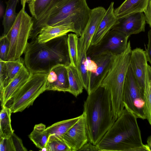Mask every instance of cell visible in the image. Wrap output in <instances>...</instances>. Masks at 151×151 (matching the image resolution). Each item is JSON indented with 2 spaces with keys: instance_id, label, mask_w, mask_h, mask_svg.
<instances>
[{
  "instance_id": "d6986e66",
  "label": "cell",
  "mask_w": 151,
  "mask_h": 151,
  "mask_svg": "<svg viewBox=\"0 0 151 151\" xmlns=\"http://www.w3.org/2000/svg\"><path fill=\"white\" fill-rule=\"evenodd\" d=\"M69 32H74L71 27L65 25L46 26L41 28L37 37L40 43L46 42L51 40L67 34Z\"/></svg>"
},
{
  "instance_id": "ab89813d",
  "label": "cell",
  "mask_w": 151,
  "mask_h": 151,
  "mask_svg": "<svg viewBox=\"0 0 151 151\" xmlns=\"http://www.w3.org/2000/svg\"><path fill=\"white\" fill-rule=\"evenodd\" d=\"M3 7L1 5V6H0V11L1 10V11H0V16H1H1L3 14Z\"/></svg>"
},
{
  "instance_id": "74e56055",
  "label": "cell",
  "mask_w": 151,
  "mask_h": 151,
  "mask_svg": "<svg viewBox=\"0 0 151 151\" xmlns=\"http://www.w3.org/2000/svg\"><path fill=\"white\" fill-rule=\"evenodd\" d=\"M21 4L22 6V8L25 9V4L26 3L29 2L31 0H20Z\"/></svg>"
},
{
  "instance_id": "44dd1931",
  "label": "cell",
  "mask_w": 151,
  "mask_h": 151,
  "mask_svg": "<svg viewBox=\"0 0 151 151\" xmlns=\"http://www.w3.org/2000/svg\"><path fill=\"white\" fill-rule=\"evenodd\" d=\"M66 68L69 85L68 92L77 97L82 93L84 88L82 80L76 67L70 64Z\"/></svg>"
},
{
  "instance_id": "603a6c76",
  "label": "cell",
  "mask_w": 151,
  "mask_h": 151,
  "mask_svg": "<svg viewBox=\"0 0 151 151\" xmlns=\"http://www.w3.org/2000/svg\"><path fill=\"white\" fill-rule=\"evenodd\" d=\"M46 126L43 124H36L28 137L35 145L40 150L46 148L50 134L46 131Z\"/></svg>"
},
{
  "instance_id": "7402d4cb",
  "label": "cell",
  "mask_w": 151,
  "mask_h": 151,
  "mask_svg": "<svg viewBox=\"0 0 151 151\" xmlns=\"http://www.w3.org/2000/svg\"><path fill=\"white\" fill-rule=\"evenodd\" d=\"M12 113L11 109L6 105L1 106L0 113V139L9 138L14 133L11 124Z\"/></svg>"
},
{
  "instance_id": "1f68e13d",
  "label": "cell",
  "mask_w": 151,
  "mask_h": 151,
  "mask_svg": "<svg viewBox=\"0 0 151 151\" xmlns=\"http://www.w3.org/2000/svg\"><path fill=\"white\" fill-rule=\"evenodd\" d=\"M9 47V43L8 39L3 35L0 38V60L6 61Z\"/></svg>"
},
{
  "instance_id": "5bb4252c",
  "label": "cell",
  "mask_w": 151,
  "mask_h": 151,
  "mask_svg": "<svg viewBox=\"0 0 151 151\" xmlns=\"http://www.w3.org/2000/svg\"><path fill=\"white\" fill-rule=\"evenodd\" d=\"M47 74L46 91L68 92L69 85L66 66H56Z\"/></svg>"
},
{
  "instance_id": "f546056e",
  "label": "cell",
  "mask_w": 151,
  "mask_h": 151,
  "mask_svg": "<svg viewBox=\"0 0 151 151\" xmlns=\"http://www.w3.org/2000/svg\"><path fill=\"white\" fill-rule=\"evenodd\" d=\"M46 148L47 151H71L61 138L54 134H50Z\"/></svg>"
},
{
  "instance_id": "3957f363",
  "label": "cell",
  "mask_w": 151,
  "mask_h": 151,
  "mask_svg": "<svg viewBox=\"0 0 151 151\" xmlns=\"http://www.w3.org/2000/svg\"><path fill=\"white\" fill-rule=\"evenodd\" d=\"M83 105L89 141L97 145L116 120L107 89L100 86L88 94Z\"/></svg>"
},
{
  "instance_id": "e0dca14e",
  "label": "cell",
  "mask_w": 151,
  "mask_h": 151,
  "mask_svg": "<svg viewBox=\"0 0 151 151\" xmlns=\"http://www.w3.org/2000/svg\"><path fill=\"white\" fill-rule=\"evenodd\" d=\"M114 2H112L102 18L93 36L91 45L99 43L118 22L114 13Z\"/></svg>"
},
{
  "instance_id": "277c9868",
  "label": "cell",
  "mask_w": 151,
  "mask_h": 151,
  "mask_svg": "<svg viewBox=\"0 0 151 151\" xmlns=\"http://www.w3.org/2000/svg\"><path fill=\"white\" fill-rule=\"evenodd\" d=\"M91 9L86 0H63L56 4L39 24L35 36L42 27L61 25L69 26L79 37L89 19Z\"/></svg>"
},
{
  "instance_id": "8992f818",
  "label": "cell",
  "mask_w": 151,
  "mask_h": 151,
  "mask_svg": "<svg viewBox=\"0 0 151 151\" xmlns=\"http://www.w3.org/2000/svg\"><path fill=\"white\" fill-rule=\"evenodd\" d=\"M34 21L22 8L16 19L6 36L9 47L6 61L14 60L21 57L24 53L28 41L33 29Z\"/></svg>"
},
{
  "instance_id": "f35d334b",
  "label": "cell",
  "mask_w": 151,
  "mask_h": 151,
  "mask_svg": "<svg viewBox=\"0 0 151 151\" xmlns=\"http://www.w3.org/2000/svg\"><path fill=\"white\" fill-rule=\"evenodd\" d=\"M147 142L148 145L150 147L151 150V136H149L147 140Z\"/></svg>"
},
{
  "instance_id": "2e32d148",
  "label": "cell",
  "mask_w": 151,
  "mask_h": 151,
  "mask_svg": "<svg viewBox=\"0 0 151 151\" xmlns=\"http://www.w3.org/2000/svg\"><path fill=\"white\" fill-rule=\"evenodd\" d=\"M31 74L24 65L8 85L0 91V100L1 106L7 101L26 82Z\"/></svg>"
},
{
  "instance_id": "d590c367",
  "label": "cell",
  "mask_w": 151,
  "mask_h": 151,
  "mask_svg": "<svg viewBox=\"0 0 151 151\" xmlns=\"http://www.w3.org/2000/svg\"><path fill=\"white\" fill-rule=\"evenodd\" d=\"M146 21L151 27V0H150L147 6L143 12Z\"/></svg>"
},
{
  "instance_id": "836d02e7",
  "label": "cell",
  "mask_w": 151,
  "mask_h": 151,
  "mask_svg": "<svg viewBox=\"0 0 151 151\" xmlns=\"http://www.w3.org/2000/svg\"><path fill=\"white\" fill-rule=\"evenodd\" d=\"M148 42L147 47L145 48V53L148 61L151 65V30L148 32Z\"/></svg>"
},
{
  "instance_id": "ac0fdd59",
  "label": "cell",
  "mask_w": 151,
  "mask_h": 151,
  "mask_svg": "<svg viewBox=\"0 0 151 151\" xmlns=\"http://www.w3.org/2000/svg\"><path fill=\"white\" fill-rule=\"evenodd\" d=\"M150 0H125L114 10L115 16L119 19L137 12H143L147 7Z\"/></svg>"
},
{
  "instance_id": "9c48e42d",
  "label": "cell",
  "mask_w": 151,
  "mask_h": 151,
  "mask_svg": "<svg viewBox=\"0 0 151 151\" xmlns=\"http://www.w3.org/2000/svg\"><path fill=\"white\" fill-rule=\"evenodd\" d=\"M129 36L119 31L111 29L97 44L91 45L87 52L90 58L103 55L115 56L126 49Z\"/></svg>"
},
{
  "instance_id": "cb8c5ba5",
  "label": "cell",
  "mask_w": 151,
  "mask_h": 151,
  "mask_svg": "<svg viewBox=\"0 0 151 151\" xmlns=\"http://www.w3.org/2000/svg\"><path fill=\"white\" fill-rule=\"evenodd\" d=\"M19 1V0H8L6 2V8L2 21L3 35L7 34L16 19L17 14L16 12V9Z\"/></svg>"
},
{
  "instance_id": "5b68a950",
  "label": "cell",
  "mask_w": 151,
  "mask_h": 151,
  "mask_svg": "<svg viewBox=\"0 0 151 151\" xmlns=\"http://www.w3.org/2000/svg\"><path fill=\"white\" fill-rule=\"evenodd\" d=\"M132 51L129 41L125 50L114 56L109 71L101 85L106 88L109 93L113 114L115 120L124 109L123 101L124 85L129 65Z\"/></svg>"
},
{
  "instance_id": "ffe728a7",
  "label": "cell",
  "mask_w": 151,
  "mask_h": 151,
  "mask_svg": "<svg viewBox=\"0 0 151 151\" xmlns=\"http://www.w3.org/2000/svg\"><path fill=\"white\" fill-rule=\"evenodd\" d=\"M78 60L77 68L82 80L84 88L87 92L89 85V75L86 66L87 52L84 47L78 43Z\"/></svg>"
},
{
  "instance_id": "83f0119b",
  "label": "cell",
  "mask_w": 151,
  "mask_h": 151,
  "mask_svg": "<svg viewBox=\"0 0 151 151\" xmlns=\"http://www.w3.org/2000/svg\"><path fill=\"white\" fill-rule=\"evenodd\" d=\"M52 0H30L28 2L30 12L35 21L37 20L42 15Z\"/></svg>"
},
{
  "instance_id": "30bf717a",
  "label": "cell",
  "mask_w": 151,
  "mask_h": 151,
  "mask_svg": "<svg viewBox=\"0 0 151 151\" xmlns=\"http://www.w3.org/2000/svg\"><path fill=\"white\" fill-rule=\"evenodd\" d=\"M61 138L71 151H79L89 141L85 118L83 113L78 121Z\"/></svg>"
},
{
  "instance_id": "60d3db41",
  "label": "cell",
  "mask_w": 151,
  "mask_h": 151,
  "mask_svg": "<svg viewBox=\"0 0 151 151\" xmlns=\"http://www.w3.org/2000/svg\"><path fill=\"white\" fill-rule=\"evenodd\" d=\"M32 0V1H35V0Z\"/></svg>"
},
{
  "instance_id": "7a4b0ae2",
  "label": "cell",
  "mask_w": 151,
  "mask_h": 151,
  "mask_svg": "<svg viewBox=\"0 0 151 151\" xmlns=\"http://www.w3.org/2000/svg\"><path fill=\"white\" fill-rule=\"evenodd\" d=\"M137 118L124 109L96 145L99 151H151L147 145L142 143Z\"/></svg>"
},
{
  "instance_id": "ba28073f",
  "label": "cell",
  "mask_w": 151,
  "mask_h": 151,
  "mask_svg": "<svg viewBox=\"0 0 151 151\" xmlns=\"http://www.w3.org/2000/svg\"><path fill=\"white\" fill-rule=\"evenodd\" d=\"M123 101L125 108L133 113L137 118L146 119L144 98L130 65L124 83Z\"/></svg>"
},
{
  "instance_id": "484cf974",
  "label": "cell",
  "mask_w": 151,
  "mask_h": 151,
  "mask_svg": "<svg viewBox=\"0 0 151 151\" xmlns=\"http://www.w3.org/2000/svg\"><path fill=\"white\" fill-rule=\"evenodd\" d=\"M144 97L146 119L151 126V67L148 64L145 80Z\"/></svg>"
},
{
  "instance_id": "7c38bea8",
  "label": "cell",
  "mask_w": 151,
  "mask_h": 151,
  "mask_svg": "<svg viewBox=\"0 0 151 151\" xmlns=\"http://www.w3.org/2000/svg\"><path fill=\"white\" fill-rule=\"evenodd\" d=\"M147 61L145 51L139 48L132 50L129 65L144 97Z\"/></svg>"
},
{
  "instance_id": "4fadbf2b",
  "label": "cell",
  "mask_w": 151,
  "mask_h": 151,
  "mask_svg": "<svg viewBox=\"0 0 151 151\" xmlns=\"http://www.w3.org/2000/svg\"><path fill=\"white\" fill-rule=\"evenodd\" d=\"M114 56L106 54L90 58L96 63L97 67L95 72L90 76L88 94L101 86L109 71Z\"/></svg>"
},
{
  "instance_id": "4dcf8cb0",
  "label": "cell",
  "mask_w": 151,
  "mask_h": 151,
  "mask_svg": "<svg viewBox=\"0 0 151 151\" xmlns=\"http://www.w3.org/2000/svg\"><path fill=\"white\" fill-rule=\"evenodd\" d=\"M5 62L8 75L6 87L24 65V59L20 57L15 60L6 61Z\"/></svg>"
},
{
  "instance_id": "52a82bcc",
  "label": "cell",
  "mask_w": 151,
  "mask_h": 151,
  "mask_svg": "<svg viewBox=\"0 0 151 151\" xmlns=\"http://www.w3.org/2000/svg\"><path fill=\"white\" fill-rule=\"evenodd\" d=\"M47 74L31 73L26 82L5 105L12 113L22 112L32 105L36 98L46 91Z\"/></svg>"
},
{
  "instance_id": "d4e9b609",
  "label": "cell",
  "mask_w": 151,
  "mask_h": 151,
  "mask_svg": "<svg viewBox=\"0 0 151 151\" xmlns=\"http://www.w3.org/2000/svg\"><path fill=\"white\" fill-rule=\"evenodd\" d=\"M81 115L77 117L56 122L46 128L50 134H54L61 138L80 119Z\"/></svg>"
},
{
  "instance_id": "e575fe53",
  "label": "cell",
  "mask_w": 151,
  "mask_h": 151,
  "mask_svg": "<svg viewBox=\"0 0 151 151\" xmlns=\"http://www.w3.org/2000/svg\"><path fill=\"white\" fill-rule=\"evenodd\" d=\"M63 0H52L50 4L40 18V19L45 18L52 9L57 4Z\"/></svg>"
},
{
  "instance_id": "d6a6232c",
  "label": "cell",
  "mask_w": 151,
  "mask_h": 151,
  "mask_svg": "<svg viewBox=\"0 0 151 151\" xmlns=\"http://www.w3.org/2000/svg\"><path fill=\"white\" fill-rule=\"evenodd\" d=\"M8 75L5 61L0 60V91L5 87Z\"/></svg>"
},
{
  "instance_id": "f1b7e54d",
  "label": "cell",
  "mask_w": 151,
  "mask_h": 151,
  "mask_svg": "<svg viewBox=\"0 0 151 151\" xmlns=\"http://www.w3.org/2000/svg\"><path fill=\"white\" fill-rule=\"evenodd\" d=\"M78 38L75 33L68 35L67 42L70 65L76 67L78 64Z\"/></svg>"
},
{
  "instance_id": "8fae6325",
  "label": "cell",
  "mask_w": 151,
  "mask_h": 151,
  "mask_svg": "<svg viewBox=\"0 0 151 151\" xmlns=\"http://www.w3.org/2000/svg\"><path fill=\"white\" fill-rule=\"evenodd\" d=\"M146 19L143 12L133 13L118 19V22L111 29L127 36L144 32Z\"/></svg>"
},
{
  "instance_id": "4316f807",
  "label": "cell",
  "mask_w": 151,
  "mask_h": 151,
  "mask_svg": "<svg viewBox=\"0 0 151 151\" xmlns=\"http://www.w3.org/2000/svg\"><path fill=\"white\" fill-rule=\"evenodd\" d=\"M22 140L14 133L9 138L0 139V151H25Z\"/></svg>"
},
{
  "instance_id": "9a60e30c",
  "label": "cell",
  "mask_w": 151,
  "mask_h": 151,
  "mask_svg": "<svg viewBox=\"0 0 151 151\" xmlns=\"http://www.w3.org/2000/svg\"><path fill=\"white\" fill-rule=\"evenodd\" d=\"M106 10L99 6L91 10L89 19L78 42L87 51L91 45L93 37Z\"/></svg>"
},
{
  "instance_id": "8d00e7d4",
  "label": "cell",
  "mask_w": 151,
  "mask_h": 151,
  "mask_svg": "<svg viewBox=\"0 0 151 151\" xmlns=\"http://www.w3.org/2000/svg\"><path fill=\"white\" fill-rule=\"evenodd\" d=\"M79 151H99L96 145H94L89 141L85 144Z\"/></svg>"
},
{
  "instance_id": "6da1fadb",
  "label": "cell",
  "mask_w": 151,
  "mask_h": 151,
  "mask_svg": "<svg viewBox=\"0 0 151 151\" xmlns=\"http://www.w3.org/2000/svg\"><path fill=\"white\" fill-rule=\"evenodd\" d=\"M68 35L40 43L37 38L28 42L24 52V64L32 73H47L58 65L70 64Z\"/></svg>"
}]
</instances>
